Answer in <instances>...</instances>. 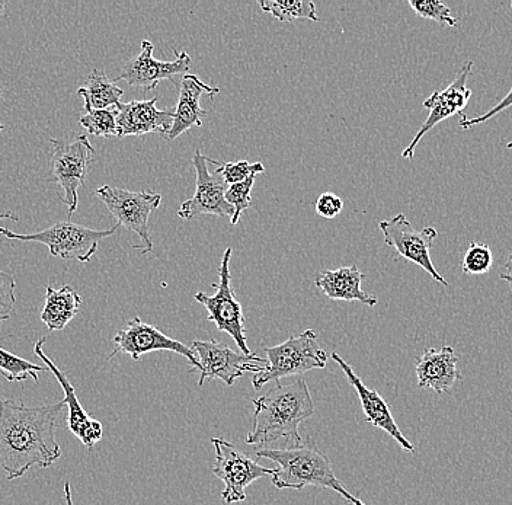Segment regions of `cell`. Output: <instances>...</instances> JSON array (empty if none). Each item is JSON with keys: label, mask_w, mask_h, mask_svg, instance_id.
Returning a JSON list of instances; mask_svg holds the SVG:
<instances>
[{"label": "cell", "mask_w": 512, "mask_h": 505, "mask_svg": "<svg viewBox=\"0 0 512 505\" xmlns=\"http://www.w3.org/2000/svg\"><path fill=\"white\" fill-rule=\"evenodd\" d=\"M120 226L108 230H94L73 222H59L46 230L37 233H14L9 229L0 228V235L11 241L38 242L46 245L53 257L62 260L91 261L98 251L99 242L110 238Z\"/></svg>", "instance_id": "obj_5"}, {"label": "cell", "mask_w": 512, "mask_h": 505, "mask_svg": "<svg viewBox=\"0 0 512 505\" xmlns=\"http://www.w3.org/2000/svg\"><path fill=\"white\" fill-rule=\"evenodd\" d=\"M114 344L115 350L107 357V361L114 359L118 354H127L131 359L139 360L144 354L172 351L179 356H184L192 369L200 370V363L191 347L174 338L166 337L156 326L146 324L139 316H134L126 328L115 335Z\"/></svg>", "instance_id": "obj_12"}, {"label": "cell", "mask_w": 512, "mask_h": 505, "mask_svg": "<svg viewBox=\"0 0 512 505\" xmlns=\"http://www.w3.org/2000/svg\"><path fill=\"white\" fill-rule=\"evenodd\" d=\"M504 270H505V273H502V274H504V276L512 278V252H511L510 257H508L507 262H505Z\"/></svg>", "instance_id": "obj_35"}, {"label": "cell", "mask_w": 512, "mask_h": 505, "mask_svg": "<svg viewBox=\"0 0 512 505\" xmlns=\"http://www.w3.org/2000/svg\"><path fill=\"white\" fill-rule=\"evenodd\" d=\"M507 149H508V150H511V149H512V140H511V142H508Z\"/></svg>", "instance_id": "obj_40"}, {"label": "cell", "mask_w": 512, "mask_h": 505, "mask_svg": "<svg viewBox=\"0 0 512 505\" xmlns=\"http://www.w3.org/2000/svg\"><path fill=\"white\" fill-rule=\"evenodd\" d=\"M258 5L280 22H293L294 19L320 21L316 5L310 0H259Z\"/></svg>", "instance_id": "obj_24"}, {"label": "cell", "mask_w": 512, "mask_h": 505, "mask_svg": "<svg viewBox=\"0 0 512 505\" xmlns=\"http://www.w3.org/2000/svg\"><path fill=\"white\" fill-rule=\"evenodd\" d=\"M265 353L268 367L252 377L255 391L270 382L325 369L328 364V354L318 344V335L313 329H306L299 337L291 335L286 343L265 348Z\"/></svg>", "instance_id": "obj_4"}, {"label": "cell", "mask_w": 512, "mask_h": 505, "mask_svg": "<svg viewBox=\"0 0 512 505\" xmlns=\"http://www.w3.org/2000/svg\"><path fill=\"white\" fill-rule=\"evenodd\" d=\"M191 350L197 354V360L200 363L198 386H203L207 379H220L227 386H233L236 379L245 373L251 372L258 375L268 367L267 360L255 354L246 356L216 340L194 341Z\"/></svg>", "instance_id": "obj_10"}, {"label": "cell", "mask_w": 512, "mask_h": 505, "mask_svg": "<svg viewBox=\"0 0 512 505\" xmlns=\"http://www.w3.org/2000/svg\"><path fill=\"white\" fill-rule=\"evenodd\" d=\"M386 245L396 249L399 257L414 262L427 271L428 274L444 287L450 286L446 278L438 273L431 260V246L437 239L438 232L431 226L422 230H415L409 222L408 217L403 213L390 220H383L379 223Z\"/></svg>", "instance_id": "obj_11"}, {"label": "cell", "mask_w": 512, "mask_h": 505, "mask_svg": "<svg viewBox=\"0 0 512 505\" xmlns=\"http://www.w3.org/2000/svg\"><path fill=\"white\" fill-rule=\"evenodd\" d=\"M492 264H494V254L489 245L472 242L464 254L462 270L469 276H483L491 271Z\"/></svg>", "instance_id": "obj_27"}, {"label": "cell", "mask_w": 512, "mask_h": 505, "mask_svg": "<svg viewBox=\"0 0 512 505\" xmlns=\"http://www.w3.org/2000/svg\"><path fill=\"white\" fill-rule=\"evenodd\" d=\"M219 92V88H211L201 82L197 75L188 73V75L182 76L181 83H179V99L175 107L174 123L165 139L172 142L185 131L191 130L192 127H203V117H206L207 111L201 108L200 99L203 94L213 98Z\"/></svg>", "instance_id": "obj_19"}, {"label": "cell", "mask_w": 512, "mask_h": 505, "mask_svg": "<svg viewBox=\"0 0 512 505\" xmlns=\"http://www.w3.org/2000/svg\"><path fill=\"white\" fill-rule=\"evenodd\" d=\"M216 172L227 185H233L246 181L248 178L256 177V175L264 174L265 168L261 162H220Z\"/></svg>", "instance_id": "obj_29"}, {"label": "cell", "mask_w": 512, "mask_h": 505, "mask_svg": "<svg viewBox=\"0 0 512 505\" xmlns=\"http://www.w3.org/2000/svg\"><path fill=\"white\" fill-rule=\"evenodd\" d=\"M233 249L227 248L224 251L222 264L219 268V283L214 284L216 293L213 296H207L206 293L198 292L194 299L204 306L208 312V322H213L220 332H226L233 338L238 345L240 353L249 356L251 350L246 341L245 318H243L242 306L233 293L232 284H230V258H232Z\"/></svg>", "instance_id": "obj_8"}, {"label": "cell", "mask_w": 512, "mask_h": 505, "mask_svg": "<svg viewBox=\"0 0 512 505\" xmlns=\"http://www.w3.org/2000/svg\"><path fill=\"white\" fill-rule=\"evenodd\" d=\"M153 46L150 41H142V51L136 57L126 63L114 82L126 81L131 88L143 89V91H153L160 82H175L176 75H188L191 69L192 59L187 51L174 50L175 60L172 62H162V60L153 57Z\"/></svg>", "instance_id": "obj_14"}, {"label": "cell", "mask_w": 512, "mask_h": 505, "mask_svg": "<svg viewBox=\"0 0 512 505\" xmlns=\"http://www.w3.org/2000/svg\"><path fill=\"white\" fill-rule=\"evenodd\" d=\"M46 372V367L21 359L15 354L0 348V375L12 383H24L27 379L38 382V373Z\"/></svg>", "instance_id": "obj_25"}, {"label": "cell", "mask_w": 512, "mask_h": 505, "mask_svg": "<svg viewBox=\"0 0 512 505\" xmlns=\"http://www.w3.org/2000/svg\"><path fill=\"white\" fill-rule=\"evenodd\" d=\"M364 278L366 276L358 270L357 265H351L338 270L323 271L316 276L315 284L329 299L360 302L373 308L379 303V299L363 292L361 284Z\"/></svg>", "instance_id": "obj_21"}, {"label": "cell", "mask_w": 512, "mask_h": 505, "mask_svg": "<svg viewBox=\"0 0 512 505\" xmlns=\"http://www.w3.org/2000/svg\"><path fill=\"white\" fill-rule=\"evenodd\" d=\"M258 459H268L277 463L274 469L272 484L278 489H303L318 487L332 489L341 495L348 504L366 505L360 498L352 495L336 478L328 459L315 444L307 443L287 449H258L255 452Z\"/></svg>", "instance_id": "obj_3"}, {"label": "cell", "mask_w": 512, "mask_h": 505, "mask_svg": "<svg viewBox=\"0 0 512 505\" xmlns=\"http://www.w3.org/2000/svg\"><path fill=\"white\" fill-rule=\"evenodd\" d=\"M409 6L419 17L431 19L440 25L459 27V18H454L450 8L440 0H409Z\"/></svg>", "instance_id": "obj_28"}, {"label": "cell", "mask_w": 512, "mask_h": 505, "mask_svg": "<svg viewBox=\"0 0 512 505\" xmlns=\"http://www.w3.org/2000/svg\"><path fill=\"white\" fill-rule=\"evenodd\" d=\"M64 402L27 407L0 396V466L9 481L32 468L47 469L62 457L56 440L57 417Z\"/></svg>", "instance_id": "obj_1"}, {"label": "cell", "mask_w": 512, "mask_h": 505, "mask_svg": "<svg viewBox=\"0 0 512 505\" xmlns=\"http://www.w3.org/2000/svg\"><path fill=\"white\" fill-rule=\"evenodd\" d=\"M332 359L341 367L342 372L347 376L348 382H350L352 388L357 391L361 408H363L364 415H366L367 423L380 428L384 433L393 437V439L398 441L399 446L402 447L405 452L415 453L414 444L403 436L402 431L399 430L398 424H396L395 418H393L392 412H390L389 405L384 402L380 393L373 391V389H368L367 386L364 385L363 380L355 375L350 364L342 359L339 354L332 353Z\"/></svg>", "instance_id": "obj_17"}, {"label": "cell", "mask_w": 512, "mask_h": 505, "mask_svg": "<svg viewBox=\"0 0 512 505\" xmlns=\"http://www.w3.org/2000/svg\"><path fill=\"white\" fill-rule=\"evenodd\" d=\"M510 107H512V86L510 91H508V94L505 95V97L502 98L501 101H499L498 104L495 105V107H492L491 110L488 111V113L478 115V117L473 118H467L464 117L463 114H460V129H473V127L478 126V124L486 123V121L491 120V118L496 117V115L502 113V111L507 110V108Z\"/></svg>", "instance_id": "obj_32"}, {"label": "cell", "mask_w": 512, "mask_h": 505, "mask_svg": "<svg viewBox=\"0 0 512 505\" xmlns=\"http://www.w3.org/2000/svg\"><path fill=\"white\" fill-rule=\"evenodd\" d=\"M82 297L70 286L62 289L46 287V303L41 310L40 319L47 326L48 331H62L67 324L78 315Z\"/></svg>", "instance_id": "obj_22"}, {"label": "cell", "mask_w": 512, "mask_h": 505, "mask_svg": "<svg viewBox=\"0 0 512 505\" xmlns=\"http://www.w3.org/2000/svg\"><path fill=\"white\" fill-rule=\"evenodd\" d=\"M117 115V107L92 111V113L83 114L79 123L83 129H86L89 134H94V136L118 137Z\"/></svg>", "instance_id": "obj_26"}, {"label": "cell", "mask_w": 512, "mask_h": 505, "mask_svg": "<svg viewBox=\"0 0 512 505\" xmlns=\"http://www.w3.org/2000/svg\"><path fill=\"white\" fill-rule=\"evenodd\" d=\"M15 287L14 277L0 270V325L11 318L16 302Z\"/></svg>", "instance_id": "obj_31"}, {"label": "cell", "mask_w": 512, "mask_h": 505, "mask_svg": "<svg viewBox=\"0 0 512 505\" xmlns=\"http://www.w3.org/2000/svg\"><path fill=\"white\" fill-rule=\"evenodd\" d=\"M211 443L216 450V462L211 471L224 484L222 491L224 505L242 503L246 500L245 489L249 485L264 476L274 475V469L259 465L222 437H214Z\"/></svg>", "instance_id": "obj_9"}, {"label": "cell", "mask_w": 512, "mask_h": 505, "mask_svg": "<svg viewBox=\"0 0 512 505\" xmlns=\"http://www.w3.org/2000/svg\"><path fill=\"white\" fill-rule=\"evenodd\" d=\"M5 219L14 220V222H18V217H16L15 214L12 212H5L0 214V222H2V220Z\"/></svg>", "instance_id": "obj_36"}, {"label": "cell", "mask_w": 512, "mask_h": 505, "mask_svg": "<svg viewBox=\"0 0 512 505\" xmlns=\"http://www.w3.org/2000/svg\"><path fill=\"white\" fill-rule=\"evenodd\" d=\"M46 341V337L40 338L34 345V353L37 354L38 359L46 363L47 369L53 373L59 385L62 386L64 392L63 402L67 407V411H69V415H67V427H69L70 433L75 434V436L82 441L83 446L92 450L95 444L99 443L102 436H104V427L83 409L78 396H76L75 388H73L72 383L69 382V379H67V376L64 375L62 370L51 361L50 357L44 353L43 347Z\"/></svg>", "instance_id": "obj_16"}, {"label": "cell", "mask_w": 512, "mask_h": 505, "mask_svg": "<svg viewBox=\"0 0 512 505\" xmlns=\"http://www.w3.org/2000/svg\"><path fill=\"white\" fill-rule=\"evenodd\" d=\"M255 178L256 177H251L246 181L239 182V184L229 185L226 193H224V198H226L227 203L235 209V214H233L232 219H230V223H232L233 226L238 225L240 216L251 206V193L252 188H254Z\"/></svg>", "instance_id": "obj_30"}, {"label": "cell", "mask_w": 512, "mask_h": 505, "mask_svg": "<svg viewBox=\"0 0 512 505\" xmlns=\"http://www.w3.org/2000/svg\"><path fill=\"white\" fill-rule=\"evenodd\" d=\"M64 498H66V505H75L72 500V489H70L69 482L64 484Z\"/></svg>", "instance_id": "obj_34"}, {"label": "cell", "mask_w": 512, "mask_h": 505, "mask_svg": "<svg viewBox=\"0 0 512 505\" xmlns=\"http://www.w3.org/2000/svg\"><path fill=\"white\" fill-rule=\"evenodd\" d=\"M415 361L419 388L432 389L438 395H444L451 392L456 382L463 380L462 373L457 370L459 357L451 347H443L440 350L428 348Z\"/></svg>", "instance_id": "obj_20"}, {"label": "cell", "mask_w": 512, "mask_h": 505, "mask_svg": "<svg viewBox=\"0 0 512 505\" xmlns=\"http://www.w3.org/2000/svg\"><path fill=\"white\" fill-rule=\"evenodd\" d=\"M6 2H0V15H2L3 8H5Z\"/></svg>", "instance_id": "obj_39"}, {"label": "cell", "mask_w": 512, "mask_h": 505, "mask_svg": "<svg viewBox=\"0 0 512 505\" xmlns=\"http://www.w3.org/2000/svg\"><path fill=\"white\" fill-rule=\"evenodd\" d=\"M85 101V113L108 110L121 104L124 91L108 78L107 73L94 69L86 79V85L76 91Z\"/></svg>", "instance_id": "obj_23"}, {"label": "cell", "mask_w": 512, "mask_h": 505, "mask_svg": "<svg viewBox=\"0 0 512 505\" xmlns=\"http://www.w3.org/2000/svg\"><path fill=\"white\" fill-rule=\"evenodd\" d=\"M254 407V424L246 437V443L252 446L278 440H286L290 447L300 446V424L315 415V402L304 379L290 385L278 383L264 396L254 399Z\"/></svg>", "instance_id": "obj_2"}, {"label": "cell", "mask_w": 512, "mask_h": 505, "mask_svg": "<svg viewBox=\"0 0 512 505\" xmlns=\"http://www.w3.org/2000/svg\"><path fill=\"white\" fill-rule=\"evenodd\" d=\"M158 98L149 101H131L117 107L118 139L159 133L166 136L174 123L175 108L158 110Z\"/></svg>", "instance_id": "obj_18"}, {"label": "cell", "mask_w": 512, "mask_h": 505, "mask_svg": "<svg viewBox=\"0 0 512 505\" xmlns=\"http://www.w3.org/2000/svg\"><path fill=\"white\" fill-rule=\"evenodd\" d=\"M51 145L53 156L48 181L62 188L63 196L60 200L69 207L70 217L78 210L79 188L85 185L89 169L94 163L95 149L86 134H79L70 142L51 139Z\"/></svg>", "instance_id": "obj_6"}, {"label": "cell", "mask_w": 512, "mask_h": 505, "mask_svg": "<svg viewBox=\"0 0 512 505\" xmlns=\"http://www.w3.org/2000/svg\"><path fill=\"white\" fill-rule=\"evenodd\" d=\"M473 60H467L464 62L462 69L457 73L456 79L451 82L443 91H435L430 98L425 99L424 108L430 110L425 123L422 124L421 129L412 140L411 145L406 147L402 152V158L412 159L416 146L421 142L422 137L428 133V131L434 129L437 124L441 121L447 120V118L453 117V115H460L464 108L469 104L470 98H472V91L467 88V79L472 75Z\"/></svg>", "instance_id": "obj_15"}, {"label": "cell", "mask_w": 512, "mask_h": 505, "mask_svg": "<svg viewBox=\"0 0 512 505\" xmlns=\"http://www.w3.org/2000/svg\"><path fill=\"white\" fill-rule=\"evenodd\" d=\"M501 278H502V280H505V281H507L508 284H510L511 296H512V278L504 276V274H501Z\"/></svg>", "instance_id": "obj_37"}, {"label": "cell", "mask_w": 512, "mask_h": 505, "mask_svg": "<svg viewBox=\"0 0 512 505\" xmlns=\"http://www.w3.org/2000/svg\"><path fill=\"white\" fill-rule=\"evenodd\" d=\"M315 209L319 216L334 219L344 209V201L335 194L325 193L316 200Z\"/></svg>", "instance_id": "obj_33"}, {"label": "cell", "mask_w": 512, "mask_h": 505, "mask_svg": "<svg viewBox=\"0 0 512 505\" xmlns=\"http://www.w3.org/2000/svg\"><path fill=\"white\" fill-rule=\"evenodd\" d=\"M208 163L219 162L207 158L200 150H195L192 158V166L197 174L195 193L190 200L184 201L178 210V217L181 219L192 220L203 214L232 219L235 214V209L224 198L226 182L217 172L208 171Z\"/></svg>", "instance_id": "obj_13"}, {"label": "cell", "mask_w": 512, "mask_h": 505, "mask_svg": "<svg viewBox=\"0 0 512 505\" xmlns=\"http://www.w3.org/2000/svg\"><path fill=\"white\" fill-rule=\"evenodd\" d=\"M0 99H2V89H0ZM3 129H5V126H3L2 123H0V133H2Z\"/></svg>", "instance_id": "obj_38"}, {"label": "cell", "mask_w": 512, "mask_h": 505, "mask_svg": "<svg viewBox=\"0 0 512 505\" xmlns=\"http://www.w3.org/2000/svg\"><path fill=\"white\" fill-rule=\"evenodd\" d=\"M95 193L115 217L118 226H124L140 236L142 246L134 245V249H140L142 255L152 254L149 217L162 203V196L149 191H128L111 185H102Z\"/></svg>", "instance_id": "obj_7"}]
</instances>
